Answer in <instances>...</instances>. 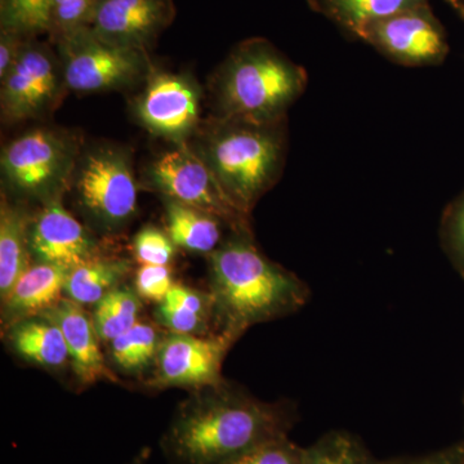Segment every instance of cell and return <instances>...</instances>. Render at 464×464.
Listing matches in <instances>:
<instances>
[{
	"instance_id": "cell-1",
	"label": "cell",
	"mask_w": 464,
	"mask_h": 464,
	"mask_svg": "<svg viewBox=\"0 0 464 464\" xmlns=\"http://www.w3.org/2000/svg\"><path fill=\"white\" fill-rule=\"evenodd\" d=\"M297 422L293 402L262 401L222 382L182 401L160 440L169 464H225L250 448L289 435Z\"/></svg>"
},
{
	"instance_id": "cell-2",
	"label": "cell",
	"mask_w": 464,
	"mask_h": 464,
	"mask_svg": "<svg viewBox=\"0 0 464 464\" xmlns=\"http://www.w3.org/2000/svg\"><path fill=\"white\" fill-rule=\"evenodd\" d=\"M209 285L219 332L237 338L250 326L298 313L311 295L304 280L258 249L249 226L232 230L210 253Z\"/></svg>"
},
{
	"instance_id": "cell-3",
	"label": "cell",
	"mask_w": 464,
	"mask_h": 464,
	"mask_svg": "<svg viewBox=\"0 0 464 464\" xmlns=\"http://www.w3.org/2000/svg\"><path fill=\"white\" fill-rule=\"evenodd\" d=\"M307 82L306 70L266 39L240 43L217 72L218 118L253 123L285 121Z\"/></svg>"
},
{
	"instance_id": "cell-4",
	"label": "cell",
	"mask_w": 464,
	"mask_h": 464,
	"mask_svg": "<svg viewBox=\"0 0 464 464\" xmlns=\"http://www.w3.org/2000/svg\"><path fill=\"white\" fill-rule=\"evenodd\" d=\"M199 154L239 212L249 217L282 176L286 157L285 121L253 123L217 118Z\"/></svg>"
},
{
	"instance_id": "cell-5",
	"label": "cell",
	"mask_w": 464,
	"mask_h": 464,
	"mask_svg": "<svg viewBox=\"0 0 464 464\" xmlns=\"http://www.w3.org/2000/svg\"><path fill=\"white\" fill-rule=\"evenodd\" d=\"M58 39L63 81L78 93L121 90L149 76L145 51L105 41L88 26Z\"/></svg>"
},
{
	"instance_id": "cell-6",
	"label": "cell",
	"mask_w": 464,
	"mask_h": 464,
	"mask_svg": "<svg viewBox=\"0 0 464 464\" xmlns=\"http://www.w3.org/2000/svg\"><path fill=\"white\" fill-rule=\"evenodd\" d=\"M79 204L106 231L118 230L137 210V185L130 158L121 150L97 148L74 170Z\"/></svg>"
},
{
	"instance_id": "cell-7",
	"label": "cell",
	"mask_w": 464,
	"mask_h": 464,
	"mask_svg": "<svg viewBox=\"0 0 464 464\" xmlns=\"http://www.w3.org/2000/svg\"><path fill=\"white\" fill-rule=\"evenodd\" d=\"M75 159V142L66 134L38 128L3 150V176L21 194L50 201L74 173Z\"/></svg>"
},
{
	"instance_id": "cell-8",
	"label": "cell",
	"mask_w": 464,
	"mask_h": 464,
	"mask_svg": "<svg viewBox=\"0 0 464 464\" xmlns=\"http://www.w3.org/2000/svg\"><path fill=\"white\" fill-rule=\"evenodd\" d=\"M149 179L167 199L218 217L232 230L249 226V217L235 208L207 161L186 143L177 145L152 161Z\"/></svg>"
},
{
	"instance_id": "cell-9",
	"label": "cell",
	"mask_w": 464,
	"mask_h": 464,
	"mask_svg": "<svg viewBox=\"0 0 464 464\" xmlns=\"http://www.w3.org/2000/svg\"><path fill=\"white\" fill-rule=\"evenodd\" d=\"M359 39L392 63L406 67L440 65L449 52L444 27L430 3L372 24Z\"/></svg>"
},
{
	"instance_id": "cell-10",
	"label": "cell",
	"mask_w": 464,
	"mask_h": 464,
	"mask_svg": "<svg viewBox=\"0 0 464 464\" xmlns=\"http://www.w3.org/2000/svg\"><path fill=\"white\" fill-rule=\"evenodd\" d=\"M237 340L226 332L208 335L169 333L159 347L152 384L195 391L222 383L225 357Z\"/></svg>"
},
{
	"instance_id": "cell-11",
	"label": "cell",
	"mask_w": 464,
	"mask_h": 464,
	"mask_svg": "<svg viewBox=\"0 0 464 464\" xmlns=\"http://www.w3.org/2000/svg\"><path fill=\"white\" fill-rule=\"evenodd\" d=\"M134 112L150 133L181 145L199 121V90L186 76L155 72L148 76Z\"/></svg>"
},
{
	"instance_id": "cell-12",
	"label": "cell",
	"mask_w": 464,
	"mask_h": 464,
	"mask_svg": "<svg viewBox=\"0 0 464 464\" xmlns=\"http://www.w3.org/2000/svg\"><path fill=\"white\" fill-rule=\"evenodd\" d=\"M61 76L50 50L24 43L16 63L2 79L3 115L11 121L41 115L56 100Z\"/></svg>"
},
{
	"instance_id": "cell-13",
	"label": "cell",
	"mask_w": 464,
	"mask_h": 464,
	"mask_svg": "<svg viewBox=\"0 0 464 464\" xmlns=\"http://www.w3.org/2000/svg\"><path fill=\"white\" fill-rule=\"evenodd\" d=\"M29 246L36 262L74 268L99 255L97 241L54 198L30 224Z\"/></svg>"
},
{
	"instance_id": "cell-14",
	"label": "cell",
	"mask_w": 464,
	"mask_h": 464,
	"mask_svg": "<svg viewBox=\"0 0 464 464\" xmlns=\"http://www.w3.org/2000/svg\"><path fill=\"white\" fill-rule=\"evenodd\" d=\"M172 17V0H97L88 27L105 41L145 51Z\"/></svg>"
},
{
	"instance_id": "cell-15",
	"label": "cell",
	"mask_w": 464,
	"mask_h": 464,
	"mask_svg": "<svg viewBox=\"0 0 464 464\" xmlns=\"http://www.w3.org/2000/svg\"><path fill=\"white\" fill-rule=\"evenodd\" d=\"M41 315L52 320L63 332L69 348L70 364L79 382L84 384L100 381L118 382L106 364L100 348L99 334L84 306L72 299L63 298Z\"/></svg>"
},
{
	"instance_id": "cell-16",
	"label": "cell",
	"mask_w": 464,
	"mask_h": 464,
	"mask_svg": "<svg viewBox=\"0 0 464 464\" xmlns=\"http://www.w3.org/2000/svg\"><path fill=\"white\" fill-rule=\"evenodd\" d=\"M70 270L72 268L43 262L30 265L3 299V322L11 326L53 307L63 299Z\"/></svg>"
},
{
	"instance_id": "cell-17",
	"label": "cell",
	"mask_w": 464,
	"mask_h": 464,
	"mask_svg": "<svg viewBox=\"0 0 464 464\" xmlns=\"http://www.w3.org/2000/svg\"><path fill=\"white\" fill-rule=\"evenodd\" d=\"M12 350L26 362L45 369H60L70 362L65 337L56 324L38 315L8 326Z\"/></svg>"
},
{
	"instance_id": "cell-18",
	"label": "cell",
	"mask_w": 464,
	"mask_h": 464,
	"mask_svg": "<svg viewBox=\"0 0 464 464\" xmlns=\"http://www.w3.org/2000/svg\"><path fill=\"white\" fill-rule=\"evenodd\" d=\"M29 228L25 212L3 197L0 207V295L5 299L30 267Z\"/></svg>"
},
{
	"instance_id": "cell-19",
	"label": "cell",
	"mask_w": 464,
	"mask_h": 464,
	"mask_svg": "<svg viewBox=\"0 0 464 464\" xmlns=\"http://www.w3.org/2000/svg\"><path fill=\"white\" fill-rule=\"evenodd\" d=\"M166 222L170 239L188 252L210 255L222 244L221 225L226 222L198 208L167 199Z\"/></svg>"
},
{
	"instance_id": "cell-20",
	"label": "cell",
	"mask_w": 464,
	"mask_h": 464,
	"mask_svg": "<svg viewBox=\"0 0 464 464\" xmlns=\"http://www.w3.org/2000/svg\"><path fill=\"white\" fill-rule=\"evenodd\" d=\"M130 271V262L127 259L97 256L70 270L63 295L82 306H94L121 286Z\"/></svg>"
},
{
	"instance_id": "cell-21",
	"label": "cell",
	"mask_w": 464,
	"mask_h": 464,
	"mask_svg": "<svg viewBox=\"0 0 464 464\" xmlns=\"http://www.w3.org/2000/svg\"><path fill=\"white\" fill-rule=\"evenodd\" d=\"M310 7L335 25L359 38L362 30L377 21L430 0H307Z\"/></svg>"
},
{
	"instance_id": "cell-22",
	"label": "cell",
	"mask_w": 464,
	"mask_h": 464,
	"mask_svg": "<svg viewBox=\"0 0 464 464\" xmlns=\"http://www.w3.org/2000/svg\"><path fill=\"white\" fill-rule=\"evenodd\" d=\"M141 308V297L136 290L119 286L109 293L99 304H94L92 313V320L100 340L111 343L119 335L130 331L140 322Z\"/></svg>"
},
{
	"instance_id": "cell-23",
	"label": "cell",
	"mask_w": 464,
	"mask_h": 464,
	"mask_svg": "<svg viewBox=\"0 0 464 464\" xmlns=\"http://www.w3.org/2000/svg\"><path fill=\"white\" fill-rule=\"evenodd\" d=\"M161 340L154 325L139 322L111 342L112 362L125 372H141L155 364Z\"/></svg>"
},
{
	"instance_id": "cell-24",
	"label": "cell",
	"mask_w": 464,
	"mask_h": 464,
	"mask_svg": "<svg viewBox=\"0 0 464 464\" xmlns=\"http://www.w3.org/2000/svg\"><path fill=\"white\" fill-rule=\"evenodd\" d=\"M362 440L344 430H333L304 448V464H380Z\"/></svg>"
},
{
	"instance_id": "cell-25",
	"label": "cell",
	"mask_w": 464,
	"mask_h": 464,
	"mask_svg": "<svg viewBox=\"0 0 464 464\" xmlns=\"http://www.w3.org/2000/svg\"><path fill=\"white\" fill-rule=\"evenodd\" d=\"M53 0H2V29L24 35L51 32Z\"/></svg>"
},
{
	"instance_id": "cell-26",
	"label": "cell",
	"mask_w": 464,
	"mask_h": 464,
	"mask_svg": "<svg viewBox=\"0 0 464 464\" xmlns=\"http://www.w3.org/2000/svg\"><path fill=\"white\" fill-rule=\"evenodd\" d=\"M304 448L288 435L266 440L225 464H304Z\"/></svg>"
},
{
	"instance_id": "cell-27",
	"label": "cell",
	"mask_w": 464,
	"mask_h": 464,
	"mask_svg": "<svg viewBox=\"0 0 464 464\" xmlns=\"http://www.w3.org/2000/svg\"><path fill=\"white\" fill-rule=\"evenodd\" d=\"M440 241L451 264L464 277V191L442 215Z\"/></svg>"
},
{
	"instance_id": "cell-28",
	"label": "cell",
	"mask_w": 464,
	"mask_h": 464,
	"mask_svg": "<svg viewBox=\"0 0 464 464\" xmlns=\"http://www.w3.org/2000/svg\"><path fill=\"white\" fill-rule=\"evenodd\" d=\"M176 248L168 232L154 226H145L133 239V255L140 265L169 266Z\"/></svg>"
},
{
	"instance_id": "cell-29",
	"label": "cell",
	"mask_w": 464,
	"mask_h": 464,
	"mask_svg": "<svg viewBox=\"0 0 464 464\" xmlns=\"http://www.w3.org/2000/svg\"><path fill=\"white\" fill-rule=\"evenodd\" d=\"M97 0H53L52 32L58 38L90 25Z\"/></svg>"
},
{
	"instance_id": "cell-30",
	"label": "cell",
	"mask_w": 464,
	"mask_h": 464,
	"mask_svg": "<svg viewBox=\"0 0 464 464\" xmlns=\"http://www.w3.org/2000/svg\"><path fill=\"white\" fill-rule=\"evenodd\" d=\"M155 316H157L158 323L170 333L208 335V325H209L210 319L192 313L188 308L170 304V302L163 301L159 304Z\"/></svg>"
},
{
	"instance_id": "cell-31",
	"label": "cell",
	"mask_w": 464,
	"mask_h": 464,
	"mask_svg": "<svg viewBox=\"0 0 464 464\" xmlns=\"http://www.w3.org/2000/svg\"><path fill=\"white\" fill-rule=\"evenodd\" d=\"M169 266L141 265L134 277V290L141 299L161 304L174 285Z\"/></svg>"
},
{
	"instance_id": "cell-32",
	"label": "cell",
	"mask_w": 464,
	"mask_h": 464,
	"mask_svg": "<svg viewBox=\"0 0 464 464\" xmlns=\"http://www.w3.org/2000/svg\"><path fill=\"white\" fill-rule=\"evenodd\" d=\"M164 301L188 308L192 313L199 314V315L206 316L208 319H212L213 302L210 295H204V293L198 292L190 286L174 284Z\"/></svg>"
},
{
	"instance_id": "cell-33",
	"label": "cell",
	"mask_w": 464,
	"mask_h": 464,
	"mask_svg": "<svg viewBox=\"0 0 464 464\" xmlns=\"http://www.w3.org/2000/svg\"><path fill=\"white\" fill-rule=\"evenodd\" d=\"M380 464H464V440L430 453L391 458Z\"/></svg>"
},
{
	"instance_id": "cell-34",
	"label": "cell",
	"mask_w": 464,
	"mask_h": 464,
	"mask_svg": "<svg viewBox=\"0 0 464 464\" xmlns=\"http://www.w3.org/2000/svg\"><path fill=\"white\" fill-rule=\"evenodd\" d=\"M23 45L24 43L21 42L20 34L2 29V36H0V78H5L12 66L14 65Z\"/></svg>"
},
{
	"instance_id": "cell-35",
	"label": "cell",
	"mask_w": 464,
	"mask_h": 464,
	"mask_svg": "<svg viewBox=\"0 0 464 464\" xmlns=\"http://www.w3.org/2000/svg\"><path fill=\"white\" fill-rule=\"evenodd\" d=\"M151 457V449L143 448L136 457L133 458L128 464H146L148 463L149 458Z\"/></svg>"
},
{
	"instance_id": "cell-36",
	"label": "cell",
	"mask_w": 464,
	"mask_h": 464,
	"mask_svg": "<svg viewBox=\"0 0 464 464\" xmlns=\"http://www.w3.org/2000/svg\"><path fill=\"white\" fill-rule=\"evenodd\" d=\"M447 2L457 12L458 16L464 21V0H447Z\"/></svg>"
}]
</instances>
